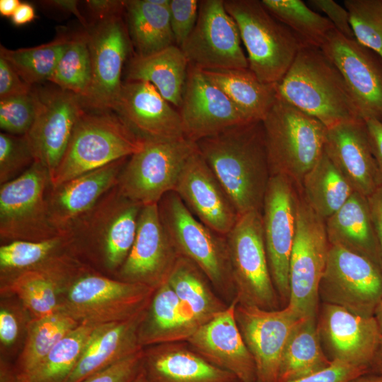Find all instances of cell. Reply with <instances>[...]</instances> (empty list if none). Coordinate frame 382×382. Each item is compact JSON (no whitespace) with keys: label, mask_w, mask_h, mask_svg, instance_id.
Segmentation results:
<instances>
[{"label":"cell","mask_w":382,"mask_h":382,"mask_svg":"<svg viewBox=\"0 0 382 382\" xmlns=\"http://www.w3.org/2000/svg\"><path fill=\"white\" fill-rule=\"evenodd\" d=\"M196 143L238 214L261 212L271 177L262 121L236 125Z\"/></svg>","instance_id":"cell-1"},{"label":"cell","mask_w":382,"mask_h":382,"mask_svg":"<svg viewBox=\"0 0 382 382\" xmlns=\"http://www.w3.org/2000/svg\"><path fill=\"white\" fill-rule=\"evenodd\" d=\"M142 207L125 197L117 185L59 233L66 239L68 253L115 278L134 243Z\"/></svg>","instance_id":"cell-2"},{"label":"cell","mask_w":382,"mask_h":382,"mask_svg":"<svg viewBox=\"0 0 382 382\" xmlns=\"http://www.w3.org/2000/svg\"><path fill=\"white\" fill-rule=\"evenodd\" d=\"M277 90L279 98L328 129L362 120L342 74L320 48L303 47Z\"/></svg>","instance_id":"cell-3"},{"label":"cell","mask_w":382,"mask_h":382,"mask_svg":"<svg viewBox=\"0 0 382 382\" xmlns=\"http://www.w3.org/2000/svg\"><path fill=\"white\" fill-rule=\"evenodd\" d=\"M262 122L271 176L286 177L300 189L324 152L328 128L279 97Z\"/></svg>","instance_id":"cell-4"},{"label":"cell","mask_w":382,"mask_h":382,"mask_svg":"<svg viewBox=\"0 0 382 382\" xmlns=\"http://www.w3.org/2000/svg\"><path fill=\"white\" fill-rule=\"evenodd\" d=\"M144 143L117 114L83 110L63 158L50 178L51 186L130 157Z\"/></svg>","instance_id":"cell-5"},{"label":"cell","mask_w":382,"mask_h":382,"mask_svg":"<svg viewBox=\"0 0 382 382\" xmlns=\"http://www.w3.org/2000/svg\"><path fill=\"white\" fill-rule=\"evenodd\" d=\"M248 52V68L266 83H278L306 46L258 0H224Z\"/></svg>","instance_id":"cell-6"},{"label":"cell","mask_w":382,"mask_h":382,"mask_svg":"<svg viewBox=\"0 0 382 382\" xmlns=\"http://www.w3.org/2000/svg\"><path fill=\"white\" fill-rule=\"evenodd\" d=\"M158 208L163 226L178 254L197 265L219 292L234 299L226 236L198 220L174 191L161 198Z\"/></svg>","instance_id":"cell-7"},{"label":"cell","mask_w":382,"mask_h":382,"mask_svg":"<svg viewBox=\"0 0 382 382\" xmlns=\"http://www.w3.org/2000/svg\"><path fill=\"white\" fill-rule=\"evenodd\" d=\"M156 290L120 281L91 268L64 294L59 310L79 324L98 326L120 322L144 311Z\"/></svg>","instance_id":"cell-8"},{"label":"cell","mask_w":382,"mask_h":382,"mask_svg":"<svg viewBox=\"0 0 382 382\" xmlns=\"http://www.w3.org/2000/svg\"><path fill=\"white\" fill-rule=\"evenodd\" d=\"M226 238L238 304L276 310L278 297L265 246L261 212L240 215Z\"/></svg>","instance_id":"cell-9"},{"label":"cell","mask_w":382,"mask_h":382,"mask_svg":"<svg viewBox=\"0 0 382 382\" xmlns=\"http://www.w3.org/2000/svg\"><path fill=\"white\" fill-rule=\"evenodd\" d=\"M198 147L185 137L144 140L143 147L129 157L118 179L120 192L143 206L158 204L173 191L188 158Z\"/></svg>","instance_id":"cell-10"},{"label":"cell","mask_w":382,"mask_h":382,"mask_svg":"<svg viewBox=\"0 0 382 382\" xmlns=\"http://www.w3.org/2000/svg\"><path fill=\"white\" fill-rule=\"evenodd\" d=\"M48 170L34 162L18 178L0 186V241H38L59 233L52 226L47 200Z\"/></svg>","instance_id":"cell-11"},{"label":"cell","mask_w":382,"mask_h":382,"mask_svg":"<svg viewBox=\"0 0 382 382\" xmlns=\"http://www.w3.org/2000/svg\"><path fill=\"white\" fill-rule=\"evenodd\" d=\"M329 249L325 220L311 209L300 193L289 260L290 294L287 304L304 318L317 317L319 285Z\"/></svg>","instance_id":"cell-12"},{"label":"cell","mask_w":382,"mask_h":382,"mask_svg":"<svg viewBox=\"0 0 382 382\" xmlns=\"http://www.w3.org/2000/svg\"><path fill=\"white\" fill-rule=\"evenodd\" d=\"M319 299L355 314L372 317L382 299V270L366 257L330 245Z\"/></svg>","instance_id":"cell-13"},{"label":"cell","mask_w":382,"mask_h":382,"mask_svg":"<svg viewBox=\"0 0 382 382\" xmlns=\"http://www.w3.org/2000/svg\"><path fill=\"white\" fill-rule=\"evenodd\" d=\"M299 189L286 177H270L265 195L262 223L270 270L280 299L288 303L289 269L296 228Z\"/></svg>","instance_id":"cell-14"},{"label":"cell","mask_w":382,"mask_h":382,"mask_svg":"<svg viewBox=\"0 0 382 382\" xmlns=\"http://www.w3.org/2000/svg\"><path fill=\"white\" fill-rule=\"evenodd\" d=\"M238 28L224 0L199 1L195 26L180 47L190 65L201 70L248 68Z\"/></svg>","instance_id":"cell-15"},{"label":"cell","mask_w":382,"mask_h":382,"mask_svg":"<svg viewBox=\"0 0 382 382\" xmlns=\"http://www.w3.org/2000/svg\"><path fill=\"white\" fill-rule=\"evenodd\" d=\"M32 92L36 113L25 137L35 162L43 166L51 178L67 149L83 106L80 96L59 88Z\"/></svg>","instance_id":"cell-16"},{"label":"cell","mask_w":382,"mask_h":382,"mask_svg":"<svg viewBox=\"0 0 382 382\" xmlns=\"http://www.w3.org/2000/svg\"><path fill=\"white\" fill-rule=\"evenodd\" d=\"M236 322L256 367L257 382H277L284 347L303 317L287 304L281 310H265L238 304Z\"/></svg>","instance_id":"cell-17"},{"label":"cell","mask_w":382,"mask_h":382,"mask_svg":"<svg viewBox=\"0 0 382 382\" xmlns=\"http://www.w3.org/2000/svg\"><path fill=\"white\" fill-rule=\"evenodd\" d=\"M90 268L65 253L0 280V295L16 297L33 319L42 318L59 310L64 294Z\"/></svg>","instance_id":"cell-18"},{"label":"cell","mask_w":382,"mask_h":382,"mask_svg":"<svg viewBox=\"0 0 382 382\" xmlns=\"http://www.w3.org/2000/svg\"><path fill=\"white\" fill-rule=\"evenodd\" d=\"M320 49L342 74L362 120H382V59L335 29Z\"/></svg>","instance_id":"cell-19"},{"label":"cell","mask_w":382,"mask_h":382,"mask_svg":"<svg viewBox=\"0 0 382 382\" xmlns=\"http://www.w3.org/2000/svg\"><path fill=\"white\" fill-rule=\"evenodd\" d=\"M179 255L163 226L158 204L143 206L134 243L115 278L157 289L168 281Z\"/></svg>","instance_id":"cell-20"},{"label":"cell","mask_w":382,"mask_h":382,"mask_svg":"<svg viewBox=\"0 0 382 382\" xmlns=\"http://www.w3.org/2000/svg\"><path fill=\"white\" fill-rule=\"evenodd\" d=\"M326 356L369 369L382 335L374 316L364 317L345 308L323 303L317 319Z\"/></svg>","instance_id":"cell-21"},{"label":"cell","mask_w":382,"mask_h":382,"mask_svg":"<svg viewBox=\"0 0 382 382\" xmlns=\"http://www.w3.org/2000/svg\"><path fill=\"white\" fill-rule=\"evenodd\" d=\"M183 133L194 141L250 121L202 71L189 65L180 107Z\"/></svg>","instance_id":"cell-22"},{"label":"cell","mask_w":382,"mask_h":382,"mask_svg":"<svg viewBox=\"0 0 382 382\" xmlns=\"http://www.w3.org/2000/svg\"><path fill=\"white\" fill-rule=\"evenodd\" d=\"M91 61V82L83 106L99 111L112 110L120 92L121 74L128 42L120 16L100 21L88 37Z\"/></svg>","instance_id":"cell-23"},{"label":"cell","mask_w":382,"mask_h":382,"mask_svg":"<svg viewBox=\"0 0 382 382\" xmlns=\"http://www.w3.org/2000/svg\"><path fill=\"white\" fill-rule=\"evenodd\" d=\"M173 191L198 220L221 235L226 236L240 216L199 150L185 163Z\"/></svg>","instance_id":"cell-24"},{"label":"cell","mask_w":382,"mask_h":382,"mask_svg":"<svg viewBox=\"0 0 382 382\" xmlns=\"http://www.w3.org/2000/svg\"><path fill=\"white\" fill-rule=\"evenodd\" d=\"M112 110L144 140L185 137L179 111L149 82L123 83Z\"/></svg>","instance_id":"cell-25"},{"label":"cell","mask_w":382,"mask_h":382,"mask_svg":"<svg viewBox=\"0 0 382 382\" xmlns=\"http://www.w3.org/2000/svg\"><path fill=\"white\" fill-rule=\"evenodd\" d=\"M237 301L200 326L187 340L188 345L212 364L236 375L242 382H257L254 359L236 322Z\"/></svg>","instance_id":"cell-26"},{"label":"cell","mask_w":382,"mask_h":382,"mask_svg":"<svg viewBox=\"0 0 382 382\" xmlns=\"http://www.w3.org/2000/svg\"><path fill=\"white\" fill-rule=\"evenodd\" d=\"M325 152L354 192L369 197L382 186L366 122H342L327 130Z\"/></svg>","instance_id":"cell-27"},{"label":"cell","mask_w":382,"mask_h":382,"mask_svg":"<svg viewBox=\"0 0 382 382\" xmlns=\"http://www.w3.org/2000/svg\"><path fill=\"white\" fill-rule=\"evenodd\" d=\"M128 158L120 159L57 186L50 185L47 195L50 219L59 233L117 185Z\"/></svg>","instance_id":"cell-28"},{"label":"cell","mask_w":382,"mask_h":382,"mask_svg":"<svg viewBox=\"0 0 382 382\" xmlns=\"http://www.w3.org/2000/svg\"><path fill=\"white\" fill-rule=\"evenodd\" d=\"M143 369L148 382H242L208 361L187 342L143 348Z\"/></svg>","instance_id":"cell-29"},{"label":"cell","mask_w":382,"mask_h":382,"mask_svg":"<svg viewBox=\"0 0 382 382\" xmlns=\"http://www.w3.org/2000/svg\"><path fill=\"white\" fill-rule=\"evenodd\" d=\"M146 309L126 320L96 326L66 382H81L141 351L138 330Z\"/></svg>","instance_id":"cell-30"},{"label":"cell","mask_w":382,"mask_h":382,"mask_svg":"<svg viewBox=\"0 0 382 382\" xmlns=\"http://www.w3.org/2000/svg\"><path fill=\"white\" fill-rule=\"evenodd\" d=\"M325 222L330 245L366 257L380 266L378 243L367 197L354 192Z\"/></svg>","instance_id":"cell-31"},{"label":"cell","mask_w":382,"mask_h":382,"mask_svg":"<svg viewBox=\"0 0 382 382\" xmlns=\"http://www.w3.org/2000/svg\"><path fill=\"white\" fill-rule=\"evenodd\" d=\"M189 65L182 50L173 45L149 55L136 54L129 63L127 80L151 83L169 103L180 108Z\"/></svg>","instance_id":"cell-32"},{"label":"cell","mask_w":382,"mask_h":382,"mask_svg":"<svg viewBox=\"0 0 382 382\" xmlns=\"http://www.w3.org/2000/svg\"><path fill=\"white\" fill-rule=\"evenodd\" d=\"M195 332L168 282L154 292L138 330L142 348L173 342H186Z\"/></svg>","instance_id":"cell-33"},{"label":"cell","mask_w":382,"mask_h":382,"mask_svg":"<svg viewBox=\"0 0 382 382\" xmlns=\"http://www.w3.org/2000/svg\"><path fill=\"white\" fill-rule=\"evenodd\" d=\"M167 282L195 330L228 306L214 293L212 284L200 268L182 255H179Z\"/></svg>","instance_id":"cell-34"},{"label":"cell","mask_w":382,"mask_h":382,"mask_svg":"<svg viewBox=\"0 0 382 382\" xmlns=\"http://www.w3.org/2000/svg\"><path fill=\"white\" fill-rule=\"evenodd\" d=\"M202 71L250 121H262L278 98L277 83L260 81L249 68Z\"/></svg>","instance_id":"cell-35"},{"label":"cell","mask_w":382,"mask_h":382,"mask_svg":"<svg viewBox=\"0 0 382 382\" xmlns=\"http://www.w3.org/2000/svg\"><path fill=\"white\" fill-rule=\"evenodd\" d=\"M79 323L61 310L28 325L21 350L11 362L15 382L25 381L37 369L54 345Z\"/></svg>","instance_id":"cell-36"},{"label":"cell","mask_w":382,"mask_h":382,"mask_svg":"<svg viewBox=\"0 0 382 382\" xmlns=\"http://www.w3.org/2000/svg\"><path fill=\"white\" fill-rule=\"evenodd\" d=\"M332 361L323 349L317 317L304 318L284 347L277 382H289L311 375L328 368Z\"/></svg>","instance_id":"cell-37"},{"label":"cell","mask_w":382,"mask_h":382,"mask_svg":"<svg viewBox=\"0 0 382 382\" xmlns=\"http://www.w3.org/2000/svg\"><path fill=\"white\" fill-rule=\"evenodd\" d=\"M129 32L137 55H149L173 45L168 6L151 0L124 1Z\"/></svg>","instance_id":"cell-38"},{"label":"cell","mask_w":382,"mask_h":382,"mask_svg":"<svg viewBox=\"0 0 382 382\" xmlns=\"http://www.w3.org/2000/svg\"><path fill=\"white\" fill-rule=\"evenodd\" d=\"M300 193L311 209L325 221L354 192L325 152L303 177Z\"/></svg>","instance_id":"cell-39"},{"label":"cell","mask_w":382,"mask_h":382,"mask_svg":"<svg viewBox=\"0 0 382 382\" xmlns=\"http://www.w3.org/2000/svg\"><path fill=\"white\" fill-rule=\"evenodd\" d=\"M265 8L306 46L320 48L335 29L328 19L301 0H262Z\"/></svg>","instance_id":"cell-40"},{"label":"cell","mask_w":382,"mask_h":382,"mask_svg":"<svg viewBox=\"0 0 382 382\" xmlns=\"http://www.w3.org/2000/svg\"><path fill=\"white\" fill-rule=\"evenodd\" d=\"M96 327L79 324L54 345L25 382H66Z\"/></svg>","instance_id":"cell-41"},{"label":"cell","mask_w":382,"mask_h":382,"mask_svg":"<svg viewBox=\"0 0 382 382\" xmlns=\"http://www.w3.org/2000/svg\"><path fill=\"white\" fill-rule=\"evenodd\" d=\"M71 39L66 37L36 47L8 50L2 45L0 57L6 60L29 85L49 80Z\"/></svg>","instance_id":"cell-42"},{"label":"cell","mask_w":382,"mask_h":382,"mask_svg":"<svg viewBox=\"0 0 382 382\" xmlns=\"http://www.w3.org/2000/svg\"><path fill=\"white\" fill-rule=\"evenodd\" d=\"M68 253L64 236L38 241H14L0 246V280L33 269L47 260Z\"/></svg>","instance_id":"cell-43"},{"label":"cell","mask_w":382,"mask_h":382,"mask_svg":"<svg viewBox=\"0 0 382 382\" xmlns=\"http://www.w3.org/2000/svg\"><path fill=\"white\" fill-rule=\"evenodd\" d=\"M48 81L81 98L85 96L91 82V61L88 38L79 37L71 39Z\"/></svg>","instance_id":"cell-44"},{"label":"cell","mask_w":382,"mask_h":382,"mask_svg":"<svg viewBox=\"0 0 382 382\" xmlns=\"http://www.w3.org/2000/svg\"><path fill=\"white\" fill-rule=\"evenodd\" d=\"M355 40L382 59V0H345Z\"/></svg>","instance_id":"cell-45"},{"label":"cell","mask_w":382,"mask_h":382,"mask_svg":"<svg viewBox=\"0 0 382 382\" xmlns=\"http://www.w3.org/2000/svg\"><path fill=\"white\" fill-rule=\"evenodd\" d=\"M28 311L13 296H1L0 359L11 361L18 355L32 320Z\"/></svg>","instance_id":"cell-46"},{"label":"cell","mask_w":382,"mask_h":382,"mask_svg":"<svg viewBox=\"0 0 382 382\" xmlns=\"http://www.w3.org/2000/svg\"><path fill=\"white\" fill-rule=\"evenodd\" d=\"M34 162L25 136L0 134V185L18 178Z\"/></svg>","instance_id":"cell-47"},{"label":"cell","mask_w":382,"mask_h":382,"mask_svg":"<svg viewBox=\"0 0 382 382\" xmlns=\"http://www.w3.org/2000/svg\"><path fill=\"white\" fill-rule=\"evenodd\" d=\"M32 91L0 99V127L4 133L25 136L30 129L36 113Z\"/></svg>","instance_id":"cell-48"},{"label":"cell","mask_w":382,"mask_h":382,"mask_svg":"<svg viewBox=\"0 0 382 382\" xmlns=\"http://www.w3.org/2000/svg\"><path fill=\"white\" fill-rule=\"evenodd\" d=\"M199 1L170 0V27L175 45L180 47L193 30L198 16Z\"/></svg>","instance_id":"cell-49"},{"label":"cell","mask_w":382,"mask_h":382,"mask_svg":"<svg viewBox=\"0 0 382 382\" xmlns=\"http://www.w3.org/2000/svg\"><path fill=\"white\" fill-rule=\"evenodd\" d=\"M143 367V349L81 382H132Z\"/></svg>","instance_id":"cell-50"},{"label":"cell","mask_w":382,"mask_h":382,"mask_svg":"<svg viewBox=\"0 0 382 382\" xmlns=\"http://www.w3.org/2000/svg\"><path fill=\"white\" fill-rule=\"evenodd\" d=\"M369 373V369L366 367L334 360L323 370L289 382H349L359 376Z\"/></svg>","instance_id":"cell-51"},{"label":"cell","mask_w":382,"mask_h":382,"mask_svg":"<svg viewBox=\"0 0 382 382\" xmlns=\"http://www.w3.org/2000/svg\"><path fill=\"white\" fill-rule=\"evenodd\" d=\"M308 2L327 15L337 32L348 39L355 40L346 8L332 0H311Z\"/></svg>","instance_id":"cell-52"},{"label":"cell","mask_w":382,"mask_h":382,"mask_svg":"<svg viewBox=\"0 0 382 382\" xmlns=\"http://www.w3.org/2000/svg\"><path fill=\"white\" fill-rule=\"evenodd\" d=\"M32 86L27 83L4 58L0 57V99L26 95Z\"/></svg>","instance_id":"cell-53"},{"label":"cell","mask_w":382,"mask_h":382,"mask_svg":"<svg viewBox=\"0 0 382 382\" xmlns=\"http://www.w3.org/2000/svg\"><path fill=\"white\" fill-rule=\"evenodd\" d=\"M86 4L92 14L101 21L120 16L125 8L124 1L88 0Z\"/></svg>","instance_id":"cell-54"},{"label":"cell","mask_w":382,"mask_h":382,"mask_svg":"<svg viewBox=\"0 0 382 382\" xmlns=\"http://www.w3.org/2000/svg\"><path fill=\"white\" fill-rule=\"evenodd\" d=\"M374 223L379 250L380 267L382 270V186L368 197Z\"/></svg>","instance_id":"cell-55"},{"label":"cell","mask_w":382,"mask_h":382,"mask_svg":"<svg viewBox=\"0 0 382 382\" xmlns=\"http://www.w3.org/2000/svg\"><path fill=\"white\" fill-rule=\"evenodd\" d=\"M365 122L372 151L382 178V120H370Z\"/></svg>","instance_id":"cell-56"},{"label":"cell","mask_w":382,"mask_h":382,"mask_svg":"<svg viewBox=\"0 0 382 382\" xmlns=\"http://www.w3.org/2000/svg\"><path fill=\"white\" fill-rule=\"evenodd\" d=\"M35 17L34 7L29 3L21 2L11 17V21L13 25L21 26L30 23Z\"/></svg>","instance_id":"cell-57"},{"label":"cell","mask_w":382,"mask_h":382,"mask_svg":"<svg viewBox=\"0 0 382 382\" xmlns=\"http://www.w3.org/2000/svg\"><path fill=\"white\" fill-rule=\"evenodd\" d=\"M44 4L49 5L52 7L58 8L59 10L69 12L74 16H76L79 20L85 23L86 21L83 16L79 11L78 8V1L74 0H51V1H45Z\"/></svg>","instance_id":"cell-58"},{"label":"cell","mask_w":382,"mask_h":382,"mask_svg":"<svg viewBox=\"0 0 382 382\" xmlns=\"http://www.w3.org/2000/svg\"><path fill=\"white\" fill-rule=\"evenodd\" d=\"M20 4L18 0H0L1 16L11 18Z\"/></svg>","instance_id":"cell-59"},{"label":"cell","mask_w":382,"mask_h":382,"mask_svg":"<svg viewBox=\"0 0 382 382\" xmlns=\"http://www.w3.org/2000/svg\"><path fill=\"white\" fill-rule=\"evenodd\" d=\"M370 373L382 374V337L371 362Z\"/></svg>","instance_id":"cell-60"},{"label":"cell","mask_w":382,"mask_h":382,"mask_svg":"<svg viewBox=\"0 0 382 382\" xmlns=\"http://www.w3.org/2000/svg\"><path fill=\"white\" fill-rule=\"evenodd\" d=\"M349 382H382V374L369 373L359 376Z\"/></svg>","instance_id":"cell-61"},{"label":"cell","mask_w":382,"mask_h":382,"mask_svg":"<svg viewBox=\"0 0 382 382\" xmlns=\"http://www.w3.org/2000/svg\"><path fill=\"white\" fill-rule=\"evenodd\" d=\"M374 317L376 321L381 335H382V299L380 301L375 310Z\"/></svg>","instance_id":"cell-62"},{"label":"cell","mask_w":382,"mask_h":382,"mask_svg":"<svg viewBox=\"0 0 382 382\" xmlns=\"http://www.w3.org/2000/svg\"><path fill=\"white\" fill-rule=\"evenodd\" d=\"M132 382H148L146 374L144 371L143 367L139 374Z\"/></svg>","instance_id":"cell-63"}]
</instances>
